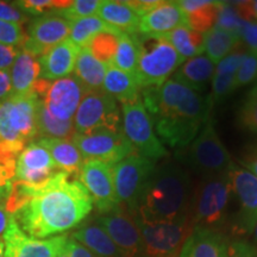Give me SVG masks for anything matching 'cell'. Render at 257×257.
I'll return each mask as SVG.
<instances>
[{
    "label": "cell",
    "instance_id": "obj_1",
    "mask_svg": "<svg viewBox=\"0 0 257 257\" xmlns=\"http://www.w3.org/2000/svg\"><path fill=\"white\" fill-rule=\"evenodd\" d=\"M57 172L44 184L12 182L6 211L22 231L36 239H47L78 226L93 210V200L80 180Z\"/></svg>",
    "mask_w": 257,
    "mask_h": 257
},
{
    "label": "cell",
    "instance_id": "obj_2",
    "mask_svg": "<svg viewBox=\"0 0 257 257\" xmlns=\"http://www.w3.org/2000/svg\"><path fill=\"white\" fill-rule=\"evenodd\" d=\"M142 89L141 98L157 135L176 150L188 146L210 119V96L173 78L161 86Z\"/></svg>",
    "mask_w": 257,
    "mask_h": 257
},
{
    "label": "cell",
    "instance_id": "obj_3",
    "mask_svg": "<svg viewBox=\"0 0 257 257\" xmlns=\"http://www.w3.org/2000/svg\"><path fill=\"white\" fill-rule=\"evenodd\" d=\"M192 192L187 170L166 161L156 166L148 179L135 217L146 223H167L187 217Z\"/></svg>",
    "mask_w": 257,
    "mask_h": 257
},
{
    "label": "cell",
    "instance_id": "obj_4",
    "mask_svg": "<svg viewBox=\"0 0 257 257\" xmlns=\"http://www.w3.org/2000/svg\"><path fill=\"white\" fill-rule=\"evenodd\" d=\"M37 106L35 92L0 101V144L17 156L37 136Z\"/></svg>",
    "mask_w": 257,
    "mask_h": 257
},
{
    "label": "cell",
    "instance_id": "obj_5",
    "mask_svg": "<svg viewBox=\"0 0 257 257\" xmlns=\"http://www.w3.org/2000/svg\"><path fill=\"white\" fill-rule=\"evenodd\" d=\"M138 48L136 80L140 88L163 85L186 60L165 36L134 34Z\"/></svg>",
    "mask_w": 257,
    "mask_h": 257
},
{
    "label": "cell",
    "instance_id": "obj_6",
    "mask_svg": "<svg viewBox=\"0 0 257 257\" xmlns=\"http://www.w3.org/2000/svg\"><path fill=\"white\" fill-rule=\"evenodd\" d=\"M231 194L229 173L202 176L192 192L189 217L193 225L219 231L226 219Z\"/></svg>",
    "mask_w": 257,
    "mask_h": 257
},
{
    "label": "cell",
    "instance_id": "obj_7",
    "mask_svg": "<svg viewBox=\"0 0 257 257\" xmlns=\"http://www.w3.org/2000/svg\"><path fill=\"white\" fill-rule=\"evenodd\" d=\"M176 160L202 176L229 173L233 162L221 143L211 118L188 146L175 154Z\"/></svg>",
    "mask_w": 257,
    "mask_h": 257
},
{
    "label": "cell",
    "instance_id": "obj_8",
    "mask_svg": "<svg viewBox=\"0 0 257 257\" xmlns=\"http://www.w3.org/2000/svg\"><path fill=\"white\" fill-rule=\"evenodd\" d=\"M120 111L123 133L137 155L153 161L168 156V152L155 134L153 119L141 96L123 102Z\"/></svg>",
    "mask_w": 257,
    "mask_h": 257
},
{
    "label": "cell",
    "instance_id": "obj_9",
    "mask_svg": "<svg viewBox=\"0 0 257 257\" xmlns=\"http://www.w3.org/2000/svg\"><path fill=\"white\" fill-rule=\"evenodd\" d=\"M143 243V257H179L194 225L191 217L167 223H146L135 217Z\"/></svg>",
    "mask_w": 257,
    "mask_h": 257
},
{
    "label": "cell",
    "instance_id": "obj_10",
    "mask_svg": "<svg viewBox=\"0 0 257 257\" xmlns=\"http://www.w3.org/2000/svg\"><path fill=\"white\" fill-rule=\"evenodd\" d=\"M155 167V161L137 154L127 156L112 167L115 194L120 206L133 216H136L144 187Z\"/></svg>",
    "mask_w": 257,
    "mask_h": 257
},
{
    "label": "cell",
    "instance_id": "obj_11",
    "mask_svg": "<svg viewBox=\"0 0 257 257\" xmlns=\"http://www.w3.org/2000/svg\"><path fill=\"white\" fill-rule=\"evenodd\" d=\"M78 134H87L95 130H123L121 111L114 98L102 89L87 91L80 102L73 118Z\"/></svg>",
    "mask_w": 257,
    "mask_h": 257
},
{
    "label": "cell",
    "instance_id": "obj_12",
    "mask_svg": "<svg viewBox=\"0 0 257 257\" xmlns=\"http://www.w3.org/2000/svg\"><path fill=\"white\" fill-rule=\"evenodd\" d=\"M34 92L53 117L59 120H73L87 91L72 74L55 81L40 79Z\"/></svg>",
    "mask_w": 257,
    "mask_h": 257
},
{
    "label": "cell",
    "instance_id": "obj_13",
    "mask_svg": "<svg viewBox=\"0 0 257 257\" xmlns=\"http://www.w3.org/2000/svg\"><path fill=\"white\" fill-rule=\"evenodd\" d=\"M72 142L85 160H96L110 166L117 165L127 156L136 154L123 130H95L87 134L75 133Z\"/></svg>",
    "mask_w": 257,
    "mask_h": 257
},
{
    "label": "cell",
    "instance_id": "obj_14",
    "mask_svg": "<svg viewBox=\"0 0 257 257\" xmlns=\"http://www.w3.org/2000/svg\"><path fill=\"white\" fill-rule=\"evenodd\" d=\"M113 166L96 160H86L79 173L80 182L87 189L93 206L100 214L108 213L120 206L115 194Z\"/></svg>",
    "mask_w": 257,
    "mask_h": 257
},
{
    "label": "cell",
    "instance_id": "obj_15",
    "mask_svg": "<svg viewBox=\"0 0 257 257\" xmlns=\"http://www.w3.org/2000/svg\"><path fill=\"white\" fill-rule=\"evenodd\" d=\"M124 257H143V243L135 216L119 206L95 219Z\"/></svg>",
    "mask_w": 257,
    "mask_h": 257
},
{
    "label": "cell",
    "instance_id": "obj_16",
    "mask_svg": "<svg viewBox=\"0 0 257 257\" xmlns=\"http://www.w3.org/2000/svg\"><path fill=\"white\" fill-rule=\"evenodd\" d=\"M70 27L72 23L68 19L57 12L35 17L29 25L27 40L22 48L40 57L61 42L68 40Z\"/></svg>",
    "mask_w": 257,
    "mask_h": 257
},
{
    "label": "cell",
    "instance_id": "obj_17",
    "mask_svg": "<svg viewBox=\"0 0 257 257\" xmlns=\"http://www.w3.org/2000/svg\"><path fill=\"white\" fill-rule=\"evenodd\" d=\"M232 193L238 200L236 229L242 233H252L257 224V178L243 167L232 165L229 172Z\"/></svg>",
    "mask_w": 257,
    "mask_h": 257
},
{
    "label": "cell",
    "instance_id": "obj_18",
    "mask_svg": "<svg viewBox=\"0 0 257 257\" xmlns=\"http://www.w3.org/2000/svg\"><path fill=\"white\" fill-rule=\"evenodd\" d=\"M57 172L50 154L40 142H30L17 157L15 181L38 186L47 182Z\"/></svg>",
    "mask_w": 257,
    "mask_h": 257
},
{
    "label": "cell",
    "instance_id": "obj_19",
    "mask_svg": "<svg viewBox=\"0 0 257 257\" xmlns=\"http://www.w3.org/2000/svg\"><path fill=\"white\" fill-rule=\"evenodd\" d=\"M64 236L36 239L28 236L12 217L4 236V257H55Z\"/></svg>",
    "mask_w": 257,
    "mask_h": 257
},
{
    "label": "cell",
    "instance_id": "obj_20",
    "mask_svg": "<svg viewBox=\"0 0 257 257\" xmlns=\"http://www.w3.org/2000/svg\"><path fill=\"white\" fill-rule=\"evenodd\" d=\"M80 49L81 48L75 46L72 41L66 40L46 51L38 57L41 67L40 79L55 81L72 75Z\"/></svg>",
    "mask_w": 257,
    "mask_h": 257
},
{
    "label": "cell",
    "instance_id": "obj_21",
    "mask_svg": "<svg viewBox=\"0 0 257 257\" xmlns=\"http://www.w3.org/2000/svg\"><path fill=\"white\" fill-rule=\"evenodd\" d=\"M184 25H187V18L178 2H160L155 9L141 18L138 34L165 36Z\"/></svg>",
    "mask_w": 257,
    "mask_h": 257
},
{
    "label": "cell",
    "instance_id": "obj_22",
    "mask_svg": "<svg viewBox=\"0 0 257 257\" xmlns=\"http://www.w3.org/2000/svg\"><path fill=\"white\" fill-rule=\"evenodd\" d=\"M227 245L220 231L194 226L179 257H227Z\"/></svg>",
    "mask_w": 257,
    "mask_h": 257
},
{
    "label": "cell",
    "instance_id": "obj_23",
    "mask_svg": "<svg viewBox=\"0 0 257 257\" xmlns=\"http://www.w3.org/2000/svg\"><path fill=\"white\" fill-rule=\"evenodd\" d=\"M245 55V51L233 50L216 66L214 75L211 81L212 92L211 95H208L212 106L217 102H220L237 88L236 73Z\"/></svg>",
    "mask_w": 257,
    "mask_h": 257
},
{
    "label": "cell",
    "instance_id": "obj_24",
    "mask_svg": "<svg viewBox=\"0 0 257 257\" xmlns=\"http://www.w3.org/2000/svg\"><path fill=\"white\" fill-rule=\"evenodd\" d=\"M10 74L14 94H28L34 92L41 74L38 57L23 48H19L15 62L10 69Z\"/></svg>",
    "mask_w": 257,
    "mask_h": 257
},
{
    "label": "cell",
    "instance_id": "obj_25",
    "mask_svg": "<svg viewBox=\"0 0 257 257\" xmlns=\"http://www.w3.org/2000/svg\"><path fill=\"white\" fill-rule=\"evenodd\" d=\"M96 16L104 23L121 34L134 35L138 32L141 16L126 2L101 0V5Z\"/></svg>",
    "mask_w": 257,
    "mask_h": 257
},
{
    "label": "cell",
    "instance_id": "obj_26",
    "mask_svg": "<svg viewBox=\"0 0 257 257\" xmlns=\"http://www.w3.org/2000/svg\"><path fill=\"white\" fill-rule=\"evenodd\" d=\"M216 70V64L212 63L206 55H199L186 61L174 73L173 79L184 83L194 91L202 93L206 91Z\"/></svg>",
    "mask_w": 257,
    "mask_h": 257
},
{
    "label": "cell",
    "instance_id": "obj_27",
    "mask_svg": "<svg viewBox=\"0 0 257 257\" xmlns=\"http://www.w3.org/2000/svg\"><path fill=\"white\" fill-rule=\"evenodd\" d=\"M70 237L82 244L96 257H124L113 240L96 221L83 224L74 231Z\"/></svg>",
    "mask_w": 257,
    "mask_h": 257
},
{
    "label": "cell",
    "instance_id": "obj_28",
    "mask_svg": "<svg viewBox=\"0 0 257 257\" xmlns=\"http://www.w3.org/2000/svg\"><path fill=\"white\" fill-rule=\"evenodd\" d=\"M37 142H40L49 152L57 169L69 175H79L86 160L72 140L40 138Z\"/></svg>",
    "mask_w": 257,
    "mask_h": 257
},
{
    "label": "cell",
    "instance_id": "obj_29",
    "mask_svg": "<svg viewBox=\"0 0 257 257\" xmlns=\"http://www.w3.org/2000/svg\"><path fill=\"white\" fill-rule=\"evenodd\" d=\"M221 3L212 0H180L178 4L185 12L188 27L205 34L216 25Z\"/></svg>",
    "mask_w": 257,
    "mask_h": 257
},
{
    "label": "cell",
    "instance_id": "obj_30",
    "mask_svg": "<svg viewBox=\"0 0 257 257\" xmlns=\"http://www.w3.org/2000/svg\"><path fill=\"white\" fill-rule=\"evenodd\" d=\"M102 91L119 101L120 104L135 100L141 96L140 86L134 75L121 70L113 64H108L106 68Z\"/></svg>",
    "mask_w": 257,
    "mask_h": 257
},
{
    "label": "cell",
    "instance_id": "obj_31",
    "mask_svg": "<svg viewBox=\"0 0 257 257\" xmlns=\"http://www.w3.org/2000/svg\"><path fill=\"white\" fill-rule=\"evenodd\" d=\"M107 66L92 55L87 48H81L76 59L74 74L86 91H100Z\"/></svg>",
    "mask_w": 257,
    "mask_h": 257
},
{
    "label": "cell",
    "instance_id": "obj_32",
    "mask_svg": "<svg viewBox=\"0 0 257 257\" xmlns=\"http://www.w3.org/2000/svg\"><path fill=\"white\" fill-rule=\"evenodd\" d=\"M240 38L214 25L204 34V53L217 66L221 60L236 49Z\"/></svg>",
    "mask_w": 257,
    "mask_h": 257
},
{
    "label": "cell",
    "instance_id": "obj_33",
    "mask_svg": "<svg viewBox=\"0 0 257 257\" xmlns=\"http://www.w3.org/2000/svg\"><path fill=\"white\" fill-rule=\"evenodd\" d=\"M165 37L176 53L186 61L204 53V34L194 31L188 25L176 28L165 35Z\"/></svg>",
    "mask_w": 257,
    "mask_h": 257
},
{
    "label": "cell",
    "instance_id": "obj_34",
    "mask_svg": "<svg viewBox=\"0 0 257 257\" xmlns=\"http://www.w3.org/2000/svg\"><path fill=\"white\" fill-rule=\"evenodd\" d=\"M73 120H59L53 117L38 99L37 106V135L40 138L72 140L75 135Z\"/></svg>",
    "mask_w": 257,
    "mask_h": 257
},
{
    "label": "cell",
    "instance_id": "obj_35",
    "mask_svg": "<svg viewBox=\"0 0 257 257\" xmlns=\"http://www.w3.org/2000/svg\"><path fill=\"white\" fill-rule=\"evenodd\" d=\"M101 32H112L115 35L121 34L111 28L110 25L104 23L98 16H92V17L81 18L72 22L68 40L72 41L79 48H85L96 35L101 34Z\"/></svg>",
    "mask_w": 257,
    "mask_h": 257
},
{
    "label": "cell",
    "instance_id": "obj_36",
    "mask_svg": "<svg viewBox=\"0 0 257 257\" xmlns=\"http://www.w3.org/2000/svg\"><path fill=\"white\" fill-rule=\"evenodd\" d=\"M138 62V48L134 35L121 34L118 37V47L112 64L131 75H136ZM136 78V76H135Z\"/></svg>",
    "mask_w": 257,
    "mask_h": 257
},
{
    "label": "cell",
    "instance_id": "obj_37",
    "mask_svg": "<svg viewBox=\"0 0 257 257\" xmlns=\"http://www.w3.org/2000/svg\"><path fill=\"white\" fill-rule=\"evenodd\" d=\"M120 35L112 34V32H101V34L96 35L86 48L91 51L95 59L108 66L113 61L115 50L118 47V37Z\"/></svg>",
    "mask_w": 257,
    "mask_h": 257
},
{
    "label": "cell",
    "instance_id": "obj_38",
    "mask_svg": "<svg viewBox=\"0 0 257 257\" xmlns=\"http://www.w3.org/2000/svg\"><path fill=\"white\" fill-rule=\"evenodd\" d=\"M70 3L72 2H60V0H21V2H15L14 4L27 16L30 15L38 17L42 15L59 12L68 8Z\"/></svg>",
    "mask_w": 257,
    "mask_h": 257
},
{
    "label": "cell",
    "instance_id": "obj_39",
    "mask_svg": "<svg viewBox=\"0 0 257 257\" xmlns=\"http://www.w3.org/2000/svg\"><path fill=\"white\" fill-rule=\"evenodd\" d=\"M244 23H245V21H243L240 17L237 9L234 8L233 3H221L219 12H218L216 27L230 32V34L236 35L240 38V32H242Z\"/></svg>",
    "mask_w": 257,
    "mask_h": 257
},
{
    "label": "cell",
    "instance_id": "obj_40",
    "mask_svg": "<svg viewBox=\"0 0 257 257\" xmlns=\"http://www.w3.org/2000/svg\"><path fill=\"white\" fill-rule=\"evenodd\" d=\"M101 5V0H74L70 3L68 8L61 10L57 14L62 16L72 23L81 18L96 16L99 8Z\"/></svg>",
    "mask_w": 257,
    "mask_h": 257
},
{
    "label": "cell",
    "instance_id": "obj_41",
    "mask_svg": "<svg viewBox=\"0 0 257 257\" xmlns=\"http://www.w3.org/2000/svg\"><path fill=\"white\" fill-rule=\"evenodd\" d=\"M238 121L242 127L257 134V82L240 107Z\"/></svg>",
    "mask_w": 257,
    "mask_h": 257
},
{
    "label": "cell",
    "instance_id": "obj_42",
    "mask_svg": "<svg viewBox=\"0 0 257 257\" xmlns=\"http://www.w3.org/2000/svg\"><path fill=\"white\" fill-rule=\"evenodd\" d=\"M27 40L22 25L11 22L0 21V44L11 47H22Z\"/></svg>",
    "mask_w": 257,
    "mask_h": 257
},
{
    "label": "cell",
    "instance_id": "obj_43",
    "mask_svg": "<svg viewBox=\"0 0 257 257\" xmlns=\"http://www.w3.org/2000/svg\"><path fill=\"white\" fill-rule=\"evenodd\" d=\"M17 157L0 144V186H11L15 181Z\"/></svg>",
    "mask_w": 257,
    "mask_h": 257
},
{
    "label": "cell",
    "instance_id": "obj_44",
    "mask_svg": "<svg viewBox=\"0 0 257 257\" xmlns=\"http://www.w3.org/2000/svg\"><path fill=\"white\" fill-rule=\"evenodd\" d=\"M257 79V56L246 53L242 64L236 73V87H242L251 83Z\"/></svg>",
    "mask_w": 257,
    "mask_h": 257
},
{
    "label": "cell",
    "instance_id": "obj_45",
    "mask_svg": "<svg viewBox=\"0 0 257 257\" xmlns=\"http://www.w3.org/2000/svg\"><path fill=\"white\" fill-rule=\"evenodd\" d=\"M227 257H257V249L248 240L236 239L227 245Z\"/></svg>",
    "mask_w": 257,
    "mask_h": 257
},
{
    "label": "cell",
    "instance_id": "obj_46",
    "mask_svg": "<svg viewBox=\"0 0 257 257\" xmlns=\"http://www.w3.org/2000/svg\"><path fill=\"white\" fill-rule=\"evenodd\" d=\"M0 21L22 25L28 21V16L22 12L14 3L0 2Z\"/></svg>",
    "mask_w": 257,
    "mask_h": 257
},
{
    "label": "cell",
    "instance_id": "obj_47",
    "mask_svg": "<svg viewBox=\"0 0 257 257\" xmlns=\"http://www.w3.org/2000/svg\"><path fill=\"white\" fill-rule=\"evenodd\" d=\"M240 41L248 47L249 53L257 56V23L255 22H245L240 32Z\"/></svg>",
    "mask_w": 257,
    "mask_h": 257
},
{
    "label": "cell",
    "instance_id": "obj_48",
    "mask_svg": "<svg viewBox=\"0 0 257 257\" xmlns=\"http://www.w3.org/2000/svg\"><path fill=\"white\" fill-rule=\"evenodd\" d=\"M240 17L245 22H255L257 23V0L251 2H236L233 3Z\"/></svg>",
    "mask_w": 257,
    "mask_h": 257
},
{
    "label": "cell",
    "instance_id": "obj_49",
    "mask_svg": "<svg viewBox=\"0 0 257 257\" xmlns=\"http://www.w3.org/2000/svg\"><path fill=\"white\" fill-rule=\"evenodd\" d=\"M19 48L0 44V70H10L15 62Z\"/></svg>",
    "mask_w": 257,
    "mask_h": 257
},
{
    "label": "cell",
    "instance_id": "obj_50",
    "mask_svg": "<svg viewBox=\"0 0 257 257\" xmlns=\"http://www.w3.org/2000/svg\"><path fill=\"white\" fill-rule=\"evenodd\" d=\"M64 245H66L67 252H68L69 257H96L94 253L89 251L87 248H85L82 244H80L75 239H73L70 236H67Z\"/></svg>",
    "mask_w": 257,
    "mask_h": 257
},
{
    "label": "cell",
    "instance_id": "obj_51",
    "mask_svg": "<svg viewBox=\"0 0 257 257\" xmlns=\"http://www.w3.org/2000/svg\"><path fill=\"white\" fill-rule=\"evenodd\" d=\"M14 94L10 70H0V101H4Z\"/></svg>",
    "mask_w": 257,
    "mask_h": 257
},
{
    "label": "cell",
    "instance_id": "obj_52",
    "mask_svg": "<svg viewBox=\"0 0 257 257\" xmlns=\"http://www.w3.org/2000/svg\"><path fill=\"white\" fill-rule=\"evenodd\" d=\"M126 3L141 16V18L160 4L159 0H128Z\"/></svg>",
    "mask_w": 257,
    "mask_h": 257
},
{
    "label": "cell",
    "instance_id": "obj_53",
    "mask_svg": "<svg viewBox=\"0 0 257 257\" xmlns=\"http://www.w3.org/2000/svg\"><path fill=\"white\" fill-rule=\"evenodd\" d=\"M240 163L244 169H246L257 178V152L249 154L248 156H245V159L240 161Z\"/></svg>",
    "mask_w": 257,
    "mask_h": 257
},
{
    "label": "cell",
    "instance_id": "obj_54",
    "mask_svg": "<svg viewBox=\"0 0 257 257\" xmlns=\"http://www.w3.org/2000/svg\"><path fill=\"white\" fill-rule=\"evenodd\" d=\"M12 214L6 211L5 207L0 206V237L4 236L6 229H8L10 221L12 219Z\"/></svg>",
    "mask_w": 257,
    "mask_h": 257
},
{
    "label": "cell",
    "instance_id": "obj_55",
    "mask_svg": "<svg viewBox=\"0 0 257 257\" xmlns=\"http://www.w3.org/2000/svg\"><path fill=\"white\" fill-rule=\"evenodd\" d=\"M11 186H0V206L5 207L8 206V202L10 200V195H11Z\"/></svg>",
    "mask_w": 257,
    "mask_h": 257
},
{
    "label": "cell",
    "instance_id": "obj_56",
    "mask_svg": "<svg viewBox=\"0 0 257 257\" xmlns=\"http://www.w3.org/2000/svg\"><path fill=\"white\" fill-rule=\"evenodd\" d=\"M66 238H67V236H64L62 243H61V245L59 246V249H57L56 256H55V257H69L68 252H67L66 245H64V242H66Z\"/></svg>",
    "mask_w": 257,
    "mask_h": 257
},
{
    "label": "cell",
    "instance_id": "obj_57",
    "mask_svg": "<svg viewBox=\"0 0 257 257\" xmlns=\"http://www.w3.org/2000/svg\"><path fill=\"white\" fill-rule=\"evenodd\" d=\"M5 255V242L3 237H0V257H4Z\"/></svg>",
    "mask_w": 257,
    "mask_h": 257
},
{
    "label": "cell",
    "instance_id": "obj_58",
    "mask_svg": "<svg viewBox=\"0 0 257 257\" xmlns=\"http://www.w3.org/2000/svg\"><path fill=\"white\" fill-rule=\"evenodd\" d=\"M253 239H255V242H253V245L256 246V249H257V224H256V226H255V229H253Z\"/></svg>",
    "mask_w": 257,
    "mask_h": 257
}]
</instances>
